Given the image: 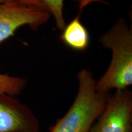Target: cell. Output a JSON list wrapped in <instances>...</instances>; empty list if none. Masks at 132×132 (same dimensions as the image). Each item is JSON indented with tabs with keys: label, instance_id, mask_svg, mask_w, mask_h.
<instances>
[{
	"label": "cell",
	"instance_id": "1",
	"mask_svg": "<svg viewBox=\"0 0 132 132\" xmlns=\"http://www.w3.org/2000/svg\"><path fill=\"white\" fill-rule=\"evenodd\" d=\"M100 43L113 52L111 64L104 75L95 82L102 94L128 89L132 84V31L124 20L119 19L100 37Z\"/></svg>",
	"mask_w": 132,
	"mask_h": 132
},
{
	"label": "cell",
	"instance_id": "2",
	"mask_svg": "<svg viewBox=\"0 0 132 132\" xmlns=\"http://www.w3.org/2000/svg\"><path fill=\"white\" fill-rule=\"evenodd\" d=\"M79 87L73 103L67 113L57 120L50 132H89L105 108L109 94L95 89L93 75L82 69L77 75Z\"/></svg>",
	"mask_w": 132,
	"mask_h": 132
},
{
	"label": "cell",
	"instance_id": "3",
	"mask_svg": "<svg viewBox=\"0 0 132 132\" xmlns=\"http://www.w3.org/2000/svg\"><path fill=\"white\" fill-rule=\"evenodd\" d=\"M89 132H132V92L109 94L103 111Z\"/></svg>",
	"mask_w": 132,
	"mask_h": 132
},
{
	"label": "cell",
	"instance_id": "4",
	"mask_svg": "<svg viewBox=\"0 0 132 132\" xmlns=\"http://www.w3.org/2000/svg\"><path fill=\"white\" fill-rule=\"evenodd\" d=\"M48 12L26 6L17 1L0 4V44L14 35L21 26L28 25L37 29L50 17Z\"/></svg>",
	"mask_w": 132,
	"mask_h": 132
},
{
	"label": "cell",
	"instance_id": "5",
	"mask_svg": "<svg viewBox=\"0 0 132 132\" xmlns=\"http://www.w3.org/2000/svg\"><path fill=\"white\" fill-rule=\"evenodd\" d=\"M40 125L30 107L15 95L0 94V132H39Z\"/></svg>",
	"mask_w": 132,
	"mask_h": 132
},
{
	"label": "cell",
	"instance_id": "6",
	"mask_svg": "<svg viewBox=\"0 0 132 132\" xmlns=\"http://www.w3.org/2000/svg\"><path fill=\"white\" fill-rule=\"evenodd\" d=\"M80 14L65 26L61 37L62 40L71 48L81 51L85 50L88 47L89 34L80 20Z\"/></svg>",
	"mask_w": 132,
	"mask_h": 132
},
{
	"label": "cell",
	"instance_id": "7",
	"mask_svg": "<svg viewBox=\"0 0 132 132\" xmlns=\"http://www.w3.org/2000/svg\"><path fill=\"white\" fill-rule=\"evenodd\" d=\"M26 79L0 73V94L17 96L26 87Z\"/></svg>",
	"mask_w": 132,
	"mask_h": 132
},
{
	"label": "cell",
	"instance_id": "8",
	"mask_svg": "<svg viewBox=\"0 0 132 132\" xmlns=\"http://www.w3.org/2000/svg\"><path fill=\"white\" fill-rule=\"evenodd\" d=\"M48 9L50 14L53 15L57 28L63 30L65 23L63 16L64 0H42Z\"/></svg>",
	"mask_w": 132,
	"mask_h": 132
},
{
	"label": "cell",
	"instance_id": "9",
	"mask_svg": "<svg viewBox=\"0 0 132 132\" xmlns=\"http://www.w3.org/2000/svg\"><path fill=\"white\" fill-rule=\"evenodd\" d=\"M16 1L20 4L39 8V9L49 12L48 9L45 6V4H44V3L43 2L42 0H16Z\"/></svg>",
	"mask_w": 132,
	"mask_h": 132
},
{
	"label": "cell",
	"instance_id": "10",
	"mask_svg": "<svg viewBox=\"0 0 132 132\" xmlns=\"http://www.w3.org/2000/svg\"><path fill=\"white\" fill-rule=\"evenodd\" d=\"M16 0H0V4H7L16 2Z\"/></svg>",
	"mask_w": 132,
	"mask_h": 132
}]
</instances>
